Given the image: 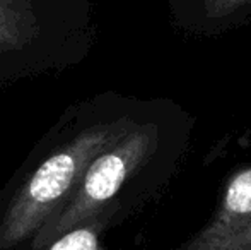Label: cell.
I'll return each mask as SVG.
<instances>
[{"instance_id":"obj_3","label":"cell","mask_w":251,"mask_h":250,"mask_svg":"<svg viewBox=\"0 0 251 250\" xmlns=\"http://www.w3.org/2000/svg\"><path fill=\"white\" fill-rule=\"evenodd\" d=\"M104 218L98 216L91 221L74 226L48 244L47 250H102L100 244V228Z\"/></svg>"},{"instance_id":"obj_2","label":"cell","mask_w":251,"mask_h":250,"mask_svg":"<svg viewBox=\"0 0 251 250\" xmlns=\"http://www.w3.org/2000/svg\"><path fill=\"white\" fill-rule=\"evenodd\" d=\"M89 43L86 0H0V89L72 69Z\"/></svg>"},{"instance_id":"obj_4","label":"cell","mask_w":251,"mask_h":250,"mask_svg":"<svg viewBox=\"0 0 251 250\" xmlns=\"http://www.w3.org/2000/svg\"><path fill=\"white\" fill-rule=\"evenodd\" d=\"M222 209L229 213H241V211L251 209V170L239 173L229 184Z\"/></svg>"},{"instance_id":"obj_1","label":"cell","mask_w":251,"mask_h":250,"mask_svg":"<svg viewBox=\"0 0 251 250\" xmlns=\"http://www.w3.org/2000/svg\"><path fill=\"white\" fill-rule=\"evenodd\" d=\"M130 129L132 122L106 98L67 107L14 177L0 216V250L34 237L70 197L91 161Z\"/></svg>"}]
</instances>
